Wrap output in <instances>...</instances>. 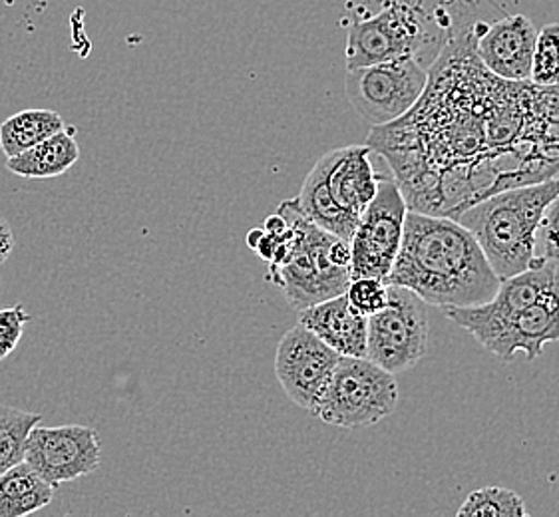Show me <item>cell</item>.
Wrapping results in <instances>:
<instances>
[{
  "mask_svg": "<svg viewBox=\"0 0 559 517\" xmlns=\"http://www.w3.org/2000/svg\"><path fill=\"white\" fill-rule=\"evenodd\" d=\"M367 146L411 212L456 217L493 193L559 176V84L493 76L471 43L428 70L420 100Z\"/></svg>",
  "mask_w": 559,
  "mask_h": 517,
  "instance_id": "cell-1",
  "label": "cell"
},
{
  "mask_svg": "<svg viewBox=\"0 0 559 517\" xmlns=\"http://www.w3.org/2000/svg\"><path fill=\"white\" fill-rule=\"evenodd\" d=\"M386 285L404 287L426 304L448 309L488 303L500 277L476 237L454 217L408 209Z\"/></svg>",
  "mask_w": 559,
  "mask_h": 517,
  "instance_id": "cell-2",
  "label": "cell"
},
{
  "mask_svg": "<svg viewBox=\"0 0 559 517\" xmlns=\"http://www.w3.org/2000/svg\"><path fill=\"white\" fill-rule=\"evenodd\" d=\"M558 193L559 176H556L493 193L454 219L476 237L502 281L515 273L546 265L536 257V229L548 203Z\"/></svg>",
  "mask_w": 559,
  "mask_h": 517,
  "instance_id": "cell-3",
  "label": "cell"
},
{
  "mask_svg": "<svg viewBox=\"0 0 559 517\" xmlns=\"http://www.w3.org/2000/svg\"><path fill=\"white\" fill-rule=\"evenodd\" d=\"M277 214L292 227V245L283 261L269 265L265 279L280 287L295 311L345 294L350 267H341L331 257L336 236L307 219L295 200L281 203Z\"/></svg>",
  "mask_w": 559,
  "mask_h": 517,
  "instance_id": "cell-4",
  "label": "cell"
},
{
  "mask_svg": "<svg viewBox=\"0 0 559 517\" xmlns=\"http://www.w3.org/2000/svg\"><path fill=\"white\" fill-rule=\"evenodd\" d=\"M399 402L394 374L367 357H341L313 417L338 428H367L391 417Z\"/></svg>",
  "mask_w": 559,
  "mask_h": 517,
  "instance_id": "cell-5",
  "label": "cell"
},
{
  "mask_svg": "<svg viewBox=\"0 0 559 517\" xmlns=\"http://www.w3.org/2000/svg\"><path fill=\"white\" fill-rule=\"evenodd\" d=\"M442 311L503 362L514 359L515 352H524L527 360L539 359L548 342L559 340V281L539 301L512 316L481 315L476 306H448Z\"/></svg>",
  "mask_w": 559,
  "mask_h": 517,
  "instance_id": "cell-6",
  "label": "cell"
},
{
  "mask_svg": "<svg viewBox=\"0 0 559 517\" xmlns=\"http://www.w3.org/2000/svg\"><path fill=\"white\" fill-rule=\"evenodd\" d=\"M428 70L418 58L386 60L347 70L345 91L350 106L372 125L392 124L420 100Z\"/></svg>",
  "mask_w": 559,
  "mask_h": 517,
  "instance_id": "cell-7",
  "label": "cell"
},
{
  "mask_svg": "<svg viewBox=\"0 0 559 517\" xmlns=\"http://www.w3.org/2000/svg\"><path fill=\"white\" fill-rule=\"evenodd\" d=\"M428 345L426 303L413 291L389 285V303L369 316L367 359L392 374L414 369Z\"/></svg>",
  "mask_w": 559,
  "mask_h": 517,
  "instance_id": "cell-8",
  "label": "cell"
},
{
  "mask_svg": "<svg viewBox=\"0 0 559 517\" xmlns=\"http://www.w3.org/2000/svg\"><path fill=\"white\" fill-rule=\"evenodd\" d=\"M408 205L394 178L381 176L379 190L350 237V279L374 277L386 282L403 243Z\"/></svg>",
  "mask_w": 559,
  "mask_h": 517,
  "instance_id": "cell-9",
  "label": "cell"
},
{
  "mask_svg": "<svg viewBox=\"0 0 559 517\" xmlns=\"http://www.w3.org/2000/svg\"><path fill=\"white\" fill-rule=\"evenodd\" d=\"M100 460V436L94 428H46L38 422L26 438L24 461L55 488L96 472Z\"/></svg>",
  "mask_w": 559,
  "mask_h": 517,
  "instance_id": "cell-10",
  "label": "cell"
},
{
  "mask_svg": "<svg viewBox=\"0 0 559 517\" xmlns=\"http://www.w3.org/2000/svg\"><path fill=\"white\" fill-rule=\"evenodd\" d=\"M426 33L411 7L394 4L348 26L347 70L413 57L426 48ZM420 60V58H418Z\"/></svg>",
  "mask_w": 559,
  "mask_h": 517,
  "instance_id": "cell-11",
  "label": "cell"
},
{
  "mask_svg": "<svg viewBox=\"0 0 559 517\" xmlns=\"http://www.w3.org/2000/svg\"><path fill=\"white\" fill-rule=\"evenodd\" d=\"M341 354L301 323L289 328L275 352V374L292 402L313 412Z\"/></svg>",
  "mask_w": 559,
  "mask_h": 517,
  "instance_id": "cell-12",
  "label": "cell"
},
{
  "mask_svg": "<svg viewBox=\"0 0 559 517\" xmlns=\"http://www.w3.org/2000/svg\"><path fill=\"white\" fill-rule=\"evenodd\" d=\"M537 31L524 14L503 16L500 21L476 24L471 45L481 64L498 79L510 82L530 80Z\"/></svg>",
  "mask_w": 559,
  "mask_h": 517,
  "instance_id": "cell-13",
  "label": "cell"
},
{
  "mask_svg": "<svg viewBox=\"0 0 559 517\" xmlns=\"http://www.w3.org/2000/svg\"><path fill=\"white\" fill-rule=\"evenodd\" d=\"M370 154L372 149L367 144L336 147L314 164L329 197L357 226L360 215L377 195L381 180V173L372 168Z\"/></svg>",
  "mask_w": 559,
  "mask_h": 517,
  "instance_id": "cell-14",
  "label": "cell"
},
{
  "mask_svg": "<svg viewBox=\"0 0 559 517\" xmlns=\"http://www.w3.org/2000/svg\"><path fill=\"white\" fill-rule=\"evenodd\" d=\"M299 323L335 349L341 357H367L369 316L338 294L299 311Z\"/></svg>",
  "mask_w": 559,
  "mask_h": 517,
  "instance_id": "cell-15",
  "label": "cell"
},
{
  "mask_svg": "<svg viewBox=\"0 0 559 517\" xmlns=\"http://www.w3.org/2000/svg\"><path fill=\"white\" fill-rule=\"evenodd\" d=\"M80 159L76 128L64 125L60 132L43 140L40 144L24 149L23 154L7 159V168L14 176L26 180H50L67 173Z\"/></svg>",
  "mask_w": 559,
  "mask_h": 517,
  "instance_id": "cell-16",
  "label": "cell"
},
{
  "mask_svg": "<svg viewBox=\"0 0 559 517\" xmlns=\"http://www.w3.org/2000/svg\"><path fill=\"white\" fill-rule=\"evenodd\" d=\"M55 485L34 472L26 461L0 473V517H26L50 506Z\"/></svg>",
  "mask_w": 559,
  "mask_h": 517,
  "instance_id": "cell-17",
  "label": "cell"
},
{
  "mask_svg": "<svg viewBox=\"0 0 559 517\" xmlns=\"http://www.w3.org/2000/svg\"><path fill=\"white\" fill-rule=\"evenodd\" d=\"M62 128V116L52 110H24L14 113L0 124V149L7 158H14L23 154L24 149L57 134Z\"/></svg>",
  "mask_w": 559,
  "mask_h": 517,
  "instance_id": "cell-18",
  "label": "cell"
},
{
  "mask_svg": "<svg viewBox=\"0 0 559 517\" xmlns=\"http://www.w3.org/2000/svg\"><path fill=\"white\" fill-rule=\"evenodd\" d=\"M38 422H43L40 414L0 406V473L24 460L26 438Z\"/></svg>",
  "mask_w": 559,
  "mask_h": 517,
  "instance_id": "cell-19",
  "label": "cell"
},
{
  "mask_svg": "<svg viewBox=\"0 0 559 517\" xmlns=\"http://www.w3.org/2000/svg\"><path fill=\"white\" fill-rule=\"evenodd\" d=\"M530 512L520 495L500 488L486 485L472 492L460 506L459 517H527Z\"/></svg>",
  "mask_w": 559,
  "mask_h": 517,
  "instance_id": "cell-20",
  "label": "cell"
},
{
  "mask_svg": "<svg viewBox=\"0 0 559 517\" xmlns=\"http://www.w3.org/2000/svg\"><path fill=\"white\" fill-rule=\"evenodd\" d=\"M530 82L537 86L559 84V24H546L536 36Z\"/></svg>",
  "mask_w": 559,
  "mask_h": 517,
  "instance_id": "cell-21",
  "label": "cell"
},
{
  "mask_svg": "<svg viewBox=\"0 0 559 517\" xmlns=\"http://www.w3.org/2000/svg\"><path fill=\"white\" fill-rule=\"evenodd\" d=\"M348 303L353 304L362 315H374L389 303V285L374 277L350 279L347 287Z\"/></svg>",
  "mask_w": 559,
  "mask_h": 517,
  "instance_id": "cell-22",
  "label": "cell"
},
{
  "mask_svg": "<svg viewBox=\"0 0 559 517\" xmlns=\"http://www.w3.org/2000/svg\"><path fill=\"white\" fill-rule=\"evenodd\" d=\"M536 257L559 267V193L548 203L537 224Z\"/></svg>",
  "mask_w": 559,
  "mask_h": 517,
  "instance_id": "cell-23",
  "label": "cell"
},
{
  "mask_svg": "<svg viewBox=\"0 0 559 517\" xmlns=\"http://www.w3.org/2000/svg\"><path fill=\"white\" fill-rule=\"evenodd\" d=\"M33 321L23 304L0 309V360L7 359L21 342L24 326Z\"/></svg>",
  "mask_w": 559,
  "mask_h": 517,
  "instance_id": "cell-24",
  "label": "cell"
},
{
  "mask_svg": "<svg viewBox=\"0 0 559 517\" xmlns=\"http://www.w3.org/2000/svg\"><path fill=\"white\" fill-rule=\"evenodd\" d=\"M12 249H14V236H12L11 226L0 215V265L11 257Z\"/></svg>",
  "mask_w": 559,
  "mask_h": 517,
  "instance_id": "cell-25",
  "label": "cell"
},
{
  "mask_svg": "<svg viewBox=\"0 0 559 517\" xmlns=\"http://www.w3.org/2000/svg\"><path fill=\"white\" fill-rule=\"evenodd\" d=\"M277 243H280V237L265 231L263 237L259 239L258 248L253 249V251H255L259 257L263 258L265 263H269V261L273 258V253H275V249H277Z\"/></svg>",
  "mask_w": 559,
  "mask_h": 517,
  "instance_id": "cell-26",
  "label": "cell"
},
{
  "mask_svg": "<svg viewBox=\"0 0 559 517\" xmlns=\"http://www.w3.org/2000/svg\"><path fill=\"white\" fill-rule=\"evenodd\" d=\"M263 233H265V229H251L249 233H247V245H249V249H255L258 248L259 239L263 237Z\"/></svg>",
  "mask_w": 559,
  "mask_h": 517,
  "instance_id": "cell-27",
  "label": "cell"
}]
</instances>
